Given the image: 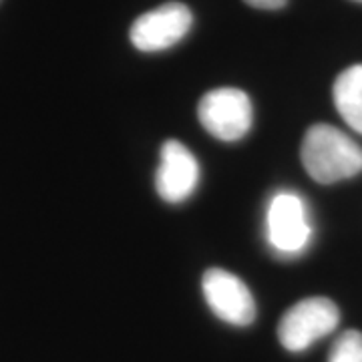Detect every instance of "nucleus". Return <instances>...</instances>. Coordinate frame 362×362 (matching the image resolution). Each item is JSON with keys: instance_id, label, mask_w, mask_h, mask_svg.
Instances as JSON below:
<instances>
[{"instance_id": "nucleus-1", "label": "nucleus", "mask_w": 362, "mask_h": 362, "mask_svg": "<svg viewBox=\"0 0 362 362\" xmlns=\"http://www.w3.org/2000/svg\"><path fill=\"white\" fill-rule=\"evenodd\" d=\"M300 156L308 175L324 185L350 180L362 171V147L332 125H312Z\"/></svg>"}, {"instance_id": "nucleus-2", "label": "nucleus", "mask_w": 362, "mask_h": 362, "mask_svg": "<svg viewBox=\"0 0 362 362\" xmlns=\"http://www.w3.org/2000/svg\"><path fill=\"white\" fill-rule=\"evenodd\" d=\"M197 119L211 137L228 143L240 141L252 129V101L242 89H214L199 99Z\"/></svg>"}, {"instance_id": "nucleus-3", "label": "nucleus", "mask_w": 362, "mask_h": 362, "mask_svg": "<svg viewBox=\"0 0 362 362\" xmlns=\"http://www.w3.org/2000/svg\"><path fill=\"white\" fill-rule=\"evenodd\" d=\"M340 320L337 304L328 298H306L296 302L278 324V340L290 352L310 349L320 338L334 332Z\"/></svg>"}, {"instance_id": "nucleus-4", "label": "nucleus", "mask_w": 362, "mask_h": 362, "mask_svg": "<svg viewBox=\"0 0 362 362\" xmlns=\"http://www.w3.org/2000/svg\"><path fill=\"white\" fill-rule=\"evenodd\" d=\"M192 11L181 2H165L141 14L129 30V39L137 51L159 52L177 45L192 28Z\"/></svg>"}, {"instance_id": "nucleus-5", "label": "nucleus", "mask_w": 362, "mask_h": 362, "mask_svg": "<svg viewBox=\"0 0 362 362\" xmlns=\"http://www.w3.org/2000/svg\"><path fill=\"white\" fill-rule=\"evenodd\" d=\"M202 290L207 306L223 322L233 326H247L256 318L254 296L235 274L221 268H211L204 274Z\"/></svg>"}, {"instance_id": "nucleus-6", "label": "nucleus", "mask_w": 362, "mask_h": 362, "mask_svg": "<svg viewBox=\"0 0 362 362\" xmlns=\"http://www.w3.org/2000/svg\"><path fill=\"white\" fill-rule=\"evenodd\" d=\"M270 246L280 254H300L312 235L304 202L296 194L274 195L266 216Z\"/></svg>"}, {"instance_id": "nucleus-7", "label": "nucleus", "mask_w": 362, "mask_h": 362, "mask_svg": "<svg viewBox=\"0 0 362 362\" xmlns=\"http://www.w3.org/2000/svg\"><path fill=\"white\" fill-rule=\"evenodd\" d=\"M199 163L183 143L169 139L161 145L156 189L168 204H181L197 189Z\"/></svg>"}, {"instance_id": "nucleus-8", "label": "nucleus", "mask_w": 362, "mask_h": 362, "mask_svg": "<svg viewBox=\"0 0 362 362\" xmlns=\"http://www.w3.org/2000/svg\"><path fill=\"white\" fill-rule=\"evenodd\" d=\"M332 95L340 117L352 129L362 133V65L350 66L340 73Z\"/></svg>"}, {"instance_id": "nucleus-9", "label": "nucleus", "mask_w": 362, "mask_h": 362, "mask_svg": "<svg viewBox=\"0 0 362 362\" xmlns=\"http://www.w3.org/2000/svg\"><path fill=\"white\" fill-rule=\"evenodd\" d=\"M328 362H362V334L349 330L332 344Z\"/></svg>"}, {"instance_id": "nucleus-10", "label": "nucleus", "mask_w": 362, "mask_h": 362, "mask_svg": "<svg viewBox=\"0 0 362 362\" xmlns=\"http://www.w3.org/2000/svg\"><path fill=\"white\" fill-rule=\"evenodd\" d=\"M252 8H259V11H278L286 6L288 0H244Z\"/></svg>"}, {"instance_id": "nucleus-11", "label": "nucleus", "mask_w": 362, "mask_h": 362, "mask_svg": "<svg viewBox=\"0 0 362 362\" xmlns=\"http://www.w3.org/2000/svg\"><path fill=\"white\" fill-rule=\"evenodd\" d=\"M354 2H362V0H354Z\"/></svg>"}]
</instances>
